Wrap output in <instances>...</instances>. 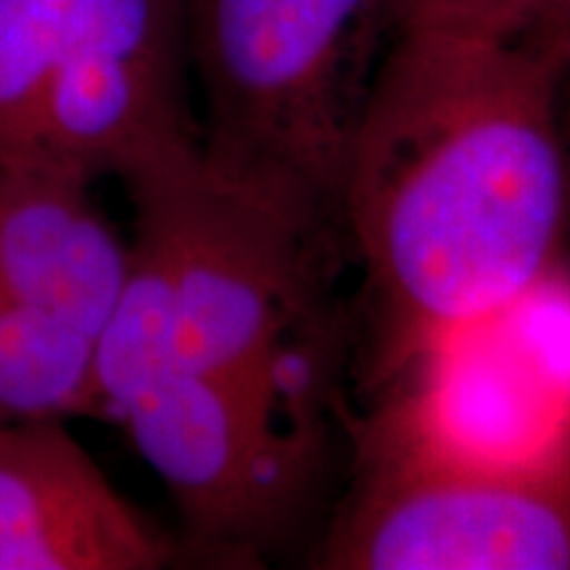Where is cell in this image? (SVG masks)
<instances>
[{"instance_id":"1","label":"cell","mask_w":570,"mask_h":570,"mask_svg":"<svg viewBox=\"0 0 570 570\" xmlns=\"http://www.w3.org/2000/svg\"><path fill=\"white\" fill-rule=\"evenodd\" d=\"M568 59L520 24H396L338 190L383 365L510 315L560 262Z\"/></svg>"},{"instance_id":"2","label":"cell","mask_w":570,"mask_h":570,"mask_svg":"<svg viewBox=\"0 0 570 570\" xmlns=\"http://www.w3.org/2000/svg\"><path fill=\"white\" fill-rule=\"evenodd\" d=\"M135 240L159 267L180 365L325 425L341 354L327 265L341 235L217 175L202 146L127 177Z\"/></svg>"},{"instance_id":"3","label":"cell","mask_w":570,"mask_h":570,"mask_svg":"<svg viewBox=\"0 0 570 570\" xmlns=\"http://www.w3.org/2000/svg\"><path fill=\"white\" fill-rule=\"evenodd\" d=\"M394 30L396 0H188L204 161L341 235V177Z\"/></svg>"},{"instance_id":"4","label":"cell","mask_w":570,"mask_h":570,"mask_svg":"<svg viewBox=\"0 0 570 570\" xmlns=\"http://www.w3.org/2000/svg\"><path fill=\"white\" fill-rule=\"evenodd\" d=\"M188 0H0V161L88 180L202 146Z\"/></svg>"},{"instance_id":"5","label":"cell","mask_w":570,"mask_h":570,"mask_svg":"<svg viewBox=\"0 0 570 570\" xmlns=\"http://www.w3.org/2000/svg\"><path fill=\"white\" fill-rule=\"evenodd\" d=\"M325 570H570V425L515 462L383 449L315 554Z\"/></svg>"},{"instance_id":"6","label":"cell","mask_w":570,"mask_h":570,"mask_svg":"<svg viewBox=\"0 0 570 570\" xmlns=\"http://www.w3.org/2000/svg\"><path fill=\"white\" fill-rule=\"evenodd\" d=\"M114 420L167 487L190 547L209 560L256 566L296 529L323 475L325 425L180 362L135 389Z\"/></svg>"},{"instance_id":"7","label":"cell","mask_w":570,"mask_h":570,"mask_svg":"<svg viewBox=\"0 0 570 570\" xmlns=\"http://www.w3.org/2000/svg\"><path fill=\"white\" fill-rule=\"evenodd\" d=\"M177 558L63 420L0 425V570H159Z\"/></svg>"},{"instance_id":"8","label":"cell","mask_w":570,"mask_h":570,"mask_svg":"<svg viewBox=\"0 0 570 570\" xmlns=\"http://www.w3.org/2000/svg\"><path fill=\"white\" fill-rule=\"evenodd\" d=\"M92 180L35 161H0V296L98 341L130 246L92 204Z\"/></svg>"},{"instance_id":"9","label":"cell","mask_w":570,"mask_h":570,"mask_svg":"<svg viewBox=\"0 0 570 570\" xmlns=\"http://www.w3.org/2000/svg\"><path fill=\"white\" fill-rule=\"evenodd\" d=\"M101 415L96 338L0 296V425Z\"/></svg>"},{"instance_id":"10","label":"cell","mask_w":570,"mask_h":570,"mask_svg":"<svg viewBox=\"0 0 570 570\" xmlns=\"http://www.w3.org/2000/svg\"><path fill=\"white\" fill-rule=\"evenodd\" d=\"M531 0H396V24L518 27Z\"/></svg>"},{"instance_id":"11","label":"cell","mask_w":570,"mask_h":570,"mask_svg":"<svg viewBox=\"0 0 570 570\" xmlns=\"http://www.w3.org/2000/svg\"><path fill=\"white\" fill-rule=\"evenodd\" d=\"M520 27L570 48V0H531Z\"/></svg>"},{"instance_id":"12","label":"cell","mask_w":570,"mask_h":570,"mask_svg":"<svg viewBox=\"0 0 570 570\" xmlns=\"http://www.w3.org/2000/svg\"><path fill=\"white\" fill-rule=\"evenodd\" d=\"M558 119H560V142L562 164H566V227H562L560 262L570 267V59L562 69L560 92H558Z\"/></svg>"}]
</instances>
